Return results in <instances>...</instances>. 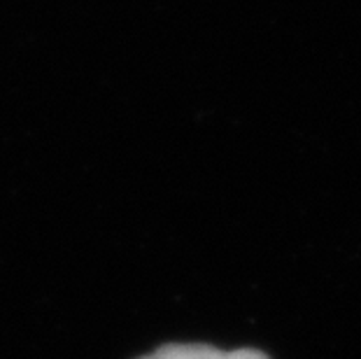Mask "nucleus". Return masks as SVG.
<instances>
[{
  "mask_svg": "<svg viewBox=\"0 0 361 359\" xmlns=\"http://www.w3.org/2000/svg\"><path fill=\"white\" fill-rule=\"evenodd\" d=\"M140 359H268V357L252 348L224 353V350L205 346V343H171V346L159 348Z\"/></svg>",
  "mask_w": 361,
  "mask_h": 359,
  "instance_id": "obj_1",
  "label": "nucleus"
}]
</instances>
